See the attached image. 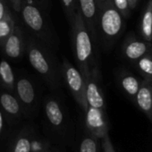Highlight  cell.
Returning <instances> with one entry per match:
<instances>
[{
  "mask_svg": "<svg viewBox=\"0 0 152 152\" xmlns=\"http://www.w3.org/2000/svg\"><path fill=\"white\" fill-rule=\"evenodd\" d=\"M45 114L50 124L55 127H60L64 121V112L58 100L54 98H48L45 102Z\"/></svg>",
  "mask_w": 152,
  "mask_h": 152,
  "instance_id": "13",
  "label": "cell"
},
{
  "mask_svg": "<svg viewBox=\"0 0 152 152\" xmlns=\"http://www.w3.org/2000/svg\"><path fill=\"white\" fill-rule=\"evenodd\" d=\"M32 1L45 12L48 10V7L50 6V0H32Z\"/></svg>",
  "mask_w": 152,
  "mask_h": 152,
  "instance_id": "27",
  "label": "cell"
},
{
  "mask_svg": "<svg viewBox=\"0 0 152 152\" xmlns=\"http://www.w3.org/2000/svg\"><path fill=\"white\" fill-rule=\"evenodd\" d=\"M140 82L136 76L130 72H122L118 76V83L124 93L130 97L133 101L139 91Z\"/></svg>",
  "mask_w": 152,
  "mask_h": 152,
  "instance_id": "15",
  "label": "cell"
},
{
  "mask_svg": "<svg viewBox=\"0 0 152 152\" xmlns=\"http://www.w3.org/2000/svg\"><path fill=\"white\" fill-rule=\"evenodd\" d=\"M102 148H103V152H115L109 135L102 139Z\"/></svg>",
  "mask_w": 152,
  "mask_h": 152,
  "instance_id": "25",
  "label": "cell"
},
{
  "mask_svg": "<svg viewBox=\"0 0 152 152\" xmlns=\"http://www.w3.org/2000/svg\"><path fill=\"white\" fill-rule=\"evenodd\" d=\"M10 8L11 7L7 0H0V21L12 14Z\"/></svg>",
  "mask_w": 152,
  "mask_h": 152,
  "instance_id": "24",
  "label": "cell"
},
{
  "mask_svg": "<svg viewBox=\"0 0 152 152\" xmlns=\"http://www.w3.org/2000/svg\"><path fill=\"white\" fill-rule=\"evenodd\" d=\"M27 38L23 28L15 23L13 31L0 48L4 56L12 60L21 59L26 52Z\"/></svg>",
  "mask_w": 152,
  "mask_h": 152,
  "instance_id": "6",
  "label": "cell"
},
{
  "mask_svg": "<svg viewBox=\"0 0 152 152\" xmlns=\"http://www.w3.org/2000/svg\"><path fill=\"white\" fill-rule=\"evenodd\" d=\"M140 28L142 39L152 42V0H149L144 9Z\"/></svg>",
  "mask_w": 152,
  "mask_h": 152,
  "instance_id": "17",
  "label": "cell"
},
{
  "mask_svg": "<svg viewBox=\"0 0 152 152\" xmlns=\"http://www.w3.org/2000/svg\"><path fill=\"white\" fill-rule=\"evenodd\" d=\"M15 93L24 107H31L36 100V90L32 81L26 76H20L15 81Z\"/></svg>",
  "mask_w": 152,
  "mask_h": 152,
  "instance_id": "11",
  "label": "cell"
},
{
  "mask_svg": "<svg viewBox=\"0 0 152 152\" xmlns=\"http://www.w3.org/2000/svg\"><path fill=\"white\" fill-rule=\"evenodd\" d=\"M15 23L16 21L13 14H10L7 17L0 21V48L13 31Z\"/></svg>",
  "mask_w": 152,
  "mask_h": 152,
  "instance_id": "19",
  "label": "cell"
},
{
  "mask_svg": "<svg viewBox=\"0 0 152 152\" xmlns=\"http://www.w3.org/2000/svg\"><path fill=\"white\" fill-rule=\"evenodd\" d=\"M69 24L71 27L72 47L74 59L77 68L85 79L92 69L99 67L95 57L94 42L78 9L74 13Z\"/></svg>",
  "mask_w": 152,
  "mask_h": 152,
  "instance_id": "1",
  "label": "cell"
},
{
  "mask_svg": "<svg viewBox=\"0 0 152 152\" xmlns=\"http://www.w3.org/2000/svg\"><path fill=\"white\" fill-rule=\"evenodd\" d=\"M114 5L117 8V10L120 12V14L123 15L124 19L128 18L131 13V8L129 6L128 0H112Z\"/></svg>",
  "mask_w": 152,
  "mask_h": 152,
  "instance_id": "23",
  "label": "cell"
},
{
  "mask_svg": "<svg viewBox=\"0 0 152 152\" xmlns=\"http://www.w3.org/2000/svg\"><path fill=\"white\" fill-rule=\"evenodd\" d=\"M135 67L144 80L152 81V48L134 62Z\"/></svg>",
  "mask_w": 152,
  "mask_h": 152,
  "instance_id": "18",
  "label": "cell"
},
{
  "mask_svg": "<svg viewBox=\"0 0 152 152\" xmlns=\"http://www.w3.org/2000/svg\"><path fill=\"white\" fill-rule=\"evenodd\" d=\"M25 55L31 67L41 76L49 88L54 90L62 85L61 69L50 48L31 36L27 38Z\"/></svg>",
  "mask_w": 152,
  "mask_h": 152,
  "instance_id": "2",
  "label": "cell"
},
{
  "mask_svg": "<svg viewBox=\"0 0 152 152\" xmlns=\"http://www.w3.org/2000/svg\"><path fill=\"white\" fill-rule=\"evenodd\" d=\"M100 79L101 75L99 67L92 69L91 73L85 78L86 101L88 107L106 111V103L104 94L100 86Z\"/></svg>",
  "mask_w": 152,
  "mask_h": 152,
  "instance_id": "7",
  "label": "cell"
},
{
  "mask_svg": "<svg viewBox=\"0 0 152 152\" xmlns=\"http://www.w3.org/2000/svg\"><path fill=\"white\" fill-rule=\"evenodd\" d=\"M15 75L7 60L0 61V85L1 87L12 93H15Z\"/></svg>",
  "mask_w": 152,
  "mask_h": 152,
  "instance_id": "16",
  "label": "cell"
},
{
  "mask_svg": "<svg viewBox=\"0 0 152 152\" xmlns=\"http://www.w3.org/2000/svg\"><path fill=\"white\" fill-rule=\"evenodd\" d=\"M0 105L2 109L9 115L17 116L21 114L22 105L15 93L6 90L0 91Z\"/></svg>",
  "mask_w": 152,
  "mask_h": 152,
  "instance_id": "14",
  "label": "cell"
},
{
  "mask_svg": "<svg viewBox=\"0 0 152 152\" xmlns=\"http://www.w3.org/2000/svg\"><path fill=\"white\" fill-rule=\"evenodd\" d=\"M12 9H14L16 13L20 12L21 9V0H7Z\"/></svg>",
  "mask_w": 152,
  "mask_h": 152,
  "instance_id": "28",
  "label": "cell"
},
{
  "mask_svg": "<svg viewBox=\"0 0 152 152\" xmlns=\"http://www.w3.org/2000/svg\"><path fill=\"white\" fill-rule=\"evenodd\" d=\"M20 14L23 25L31 35L39 39L48 48L56 47L58 39L55 35L50 23L48 21L46 12L32 0H21Z\"/></svg>",
  "mask_w": 152,
  "mask_h": 152,
  "instance_id": "3",
  "label": "cell"
},
{
  "mask_svg": "<svg viewBox=\"0 0 152 152\" xmlns=\"http://www.w3.org/2000/svg\"><path fill=\"white\" fill-rule=\"evenodd\" d=\"M43 150L44 145L40 141H31V152H43Z\"/></svg>",
  "mask_w": 152,
  "mask_h": 152,
  "instance_id": "26",
  "label": "cell"
},
{
  "mask_svg": "<svg viewBox=\"0 0 152 152\" xmlns=\"http://www.w3.org/2000/svg\"><path fill=\"white\" fill-rule=\"evenodd\" d=\"M3 126H4V119H3V114L0 110V133H1L2 130H3Z\"/></svg>",
  "mask_w": 152,
  "mask_h": 152,
  "instance_id": "30",
  "label": "cell"
},
{
  "mask_svg": "<svg viewBox=\"0 0 152 152\" xmlns=\"http://www.w3.org/2000/svg\"><path fill=\"white\" fill-rule=\"evenodd\" d=\"M97 140L93 136L84 138L80 146V152H99Z\"/></svg>",
  "mask_w": 152,
  "mask_h": 152,
  "instance_id": "20",
  "label": "cell"
},
{
  "mask_svg": "<svg viewBox=\"0 0 152 152\" xmlns=\"http://www.w3.org/2000/svg\"><path fill=\"white\" fill-rule=\"evenodd\" d=\"M13 152H31V140L26 136H20L15 144Z\"/></svg>",
  "mask_w": 152,
  "mask_h": 152,
  "instance_id": "22",
  "label": "cell"
},
{
  "mask_svg": "<svg viewBox=\"0 0 152 152\" xmlns=\"http://www.w3.org/2000/svg\"><path fill=\"white\" fill-rule=\"evenodd\" d=\"M85 113L86 127L91 132V136L100 140L107 136L109 126L106 115V111L88 107Z\"/></svg>",
  "mask_w": 152,
  "mask_h": 152,
  "instance_id": "8",
  "label": "cell"
},
{
  "mask_svg": "<svg viewBox=\"0 0 152 152\" xmlns=\"http://www.w3.org/2000/svg\"><path fill=\"white\" fill-rule=\"evenodd\" d=\"M77 7L94 44H96L98 40L96 0H77Z\"/></svg>",
  "mask_w": 152,
  "mask_h": 152,
  "instance_id": "9",
  "label": "cell"
},
{
  "mask_svg": "<svg viewBox=\"0 0 152 152\" xmlns=\"http://www.w3.org/2000/svg\"><path fill=\"white\" fill-rule=\"evenodd\" d=\"M61 4L67 20L70 22L74 13L78 9L77 0H61Z\"/></svg>",
  "mask_w": 152,
  "mask_h": 152,
  "instance_id": "21",
  "label": "cell"
},
{
  "mask_svg": "<svg viewBox=\"0 0 152 152\" xmlns=\"http://www.w3.org/2000/svg\"><path fill=\"white\" fill-rule=\"evenodd\" d=\"M97 29L107 45H111L123 32L124 17L112 0H96Z\"/></svg>",
  "mask_w": 152,
  "mask_h": 152,
  "instance_id": "4",
  "label": "cell"
},
{
  "mask_svg": "<svg viewBox=\"0 0 152 152\" xmlns=\"http://www.w3.org/2000/svg\"><path fill=\"white\" fill-rule=\"evenodd\" d=\"M60 69L64 83L70 91L75 101L84 111H86L88 108V104L85 95L86 83L83 75L79 69L72 65V64L66 57L63 58Z\"/></svg>",
  "mask_w": 152,
  "mask_h": 152,
  "instance_id": "5",
  "label": "cell"
},
{
  "mask_svg": "<svg viewBox=\"0 0 152 152\" xmlns=\"http://www.w3.org/2000/svg\"><path fill=\"white\" fill-rule=\"evenodd\" d=\"M138 1H139V0H128V2H129V6H130V8H131V10H132V9H134V8L137 7Z\"/></svg>",
  "mask_w": 152,
  "mask_h": 152,
  "instance_id": "29",
  "label": "cell"
},
{
  "mask_svg": "<svg viewBox=\"0 0 152 152\" xmlns=\"http://www.w3.org/2000/svg\"><path fill=\"white\" fill-rule=\"evenodd\" d=\"M151 48L152 42L142 39H139L135 36H129L123 44L122 51L127 60L134 63L146 55Z\"/></svg>",
  "mask_w": 152,
  "mask_h": 152,
  "instance_id": "10",
  "label": "cell"
},
{
  "mask_svg": "<svg viewBox=\"0 0 152 152\" xmlns=\"http://www.w3.org/2000/svg\"><path fill=\"white\" fill-rule=\"evenodd\" d=\"M134 102L138 107L152 120V81L141 80Z\"/></svg>",
  "mask_w": 152,
  "mask_h": 152,
  "instance_id": "12",
  "label": "cell"
}]
</instances>
